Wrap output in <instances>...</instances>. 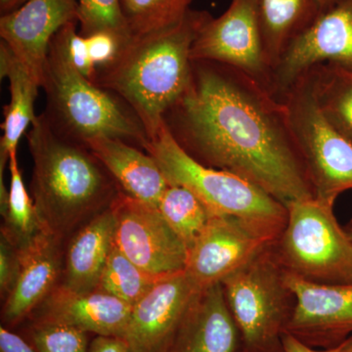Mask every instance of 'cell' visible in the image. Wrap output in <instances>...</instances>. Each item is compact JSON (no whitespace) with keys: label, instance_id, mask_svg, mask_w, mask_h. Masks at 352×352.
I'll use <instances>...</instances> for the list:
<instances>
[{"label":"cell","instance_id":"8d00e7d4","mask_svg":"<svg viewBox=\"0 0 352 352\" xmlns=\"http://www.w3.org/2000/svg\"><path fill=\"white\" fill-rule=\"evenodd\" d=\"M344 228H346L347 233H349V236H351V237L352 238V219L349 220V223H347L346 226H344Z\"/></svg>","mask_w":352,"mask_h":352},{"label":"cell","instance_id":"f1b7e54d","mask_svg":"<svg viewBox=\"0 0 352 352\" xmlns=\"http://www.w3.org/2000/svg\"><path fill=\"white\" fill-rule=\"evenodd\" d=\"M25 339L36 352H88L91 333L63 324L30 322Z\"/></svg>","mask_w":352,"mask_h":352},{"label":"cell","instance_id":"836d02e7","mask_svg":"<svg viewBox=\"0 0 352 352\" xmlns=\"http://www.w3.org/2000/svg\"><path fill=\"white\" fill-rule=\"evenodd\" d=\"M27 1L28 0H0V12L1 15L12 12Z\"/></svg>","mask_w":352,"mask_h":352},{"label":"cell","instance_id":"484cf974","mask_svg":"<svg viewBox=\"0 0 352 352\" xmlns=\"http://www.w3.org/2000/svg\"><path fill=\"white\" fill-rule=\"evenodd\" d=\"M157 210L187 250L193 245L214 215L188 189L173 185H168L164 191Z\"/></svg>","mask_w":352,"mask_h":352},{"label":"cell","instance_id":"52a82bcc","mask_svg":"<svg viewBox=\"0 0 352 352\" xmlns=\"http://www.w3.org/2000/svg\"><path fill=\"white\" fill-rule=\"evenodd\" d=\"M333 206L315 197L287 206L286 226L272 245L287 273L314 284L352 285V238Z\"/></svg>","mask_w":352,"mask_h":352},{"label":"cell","instance_id":"7402d4cb","mask_svg":"<svg viewBox=\"0 0 352 352\" xmlns=\"http://www.w3.org/2000/svg\"><path fill=\"white\" fill-rule=\"evenodd\" d=\"M254 2L264 53L273 71L289 43L314 22L321 10L316 0H254Z\"/></svg>","mask_w":352,"mask_h":352},{"label":"cell","instance_id":"2e32d148","mask_svg":"<svg viewBox=\"0 0 352 352\" xmlns=\"http://www.w3.org/2000/svg\"><path fill=\"white\" fill-rule=\"evenodd\" d=\"M242 340L221 283L197 294L157 352H241Z\"/></svg>","mask_w":352,"mask_h":352},{"label":"cell","instance_id":"ba28073f","mask_svg":"<svg viewBox=\"0 0 352 352\" xmlns=\"http://www.w3.org/2000/svg\"><path fill=\"white\" fill-rule=\"evenodd\" d=\"M281 101L286 105L315 198L335 204L340 194L352 189V143L321 112L305 74Z\"/></svg>","mask_w":352,"mask_h":352},{"label":"cell","instance_id":"3957f363","mask_svg":"<svg viewBox=\"0 0 352 352\" xmlns=\"http://www.w3.org/2000/svg\"><path fill=\"white\" fill-rule=\"evenodd\" d=\"M32 199L43 228L64 239L110 207L122 189L85 145L60 135L43 113L27 134Z\"/></svg>","mask_w":352,"mask_h":352},{"label":"cell","instance_id":"ac0fdd59","mask_svg":"<svg viewBox=\"0 0 352 352\" xmlns=\"http://www.w3.org/2000/svg\"><path fill=\"white\" fill-rule=\"evenodd\" d=\"M62 241L54 234L43 230L31 245L19 250V278L4 300L1 311L4 327H16L27 320L59 284L58 280L62 276L64 267Z\"/></svg>","mask_w":352,"mask_h":352},{"label":"cell","instance_id":"e575fe53","mask_svg":"<svg viewBox=\"0 0 352 352\" xmlns=\"http://www.w3.org/2000/svg\"><path fill=\"white\" fill-rule=\"evenodd\" d=\"M339 352H352V336L340 344Z\"/></svg>","mask_w":352,"mask_h":352},{"label":"cell","instance_id":"83f0119b","mask_svg":"<svg viewBox=\"0 0 352 352\" xmlns=\"http://www.w3.org/2000/svg\"><path fill=\"white\" fill-rule=\"evenodd\" d=\"M80 36L88 38L98 34H109L122 41L132 34L122 14L120 0H78Z\"/></svg>","mask_w":352,"mask_h":352},{"label":"cell","instance_id":"d590c367","mask_svg":"<svg viewBox=\"0 0 352 352\" xmlns=\"http://www.w3.org/2000/svg\"><path fill=\"white\" fill-rule=\"evenodd\" d=\"M338 1H340V0H316L317 4H318L321 11L328 8V7L333 6V4L337 3Z\"/></svg>","mask_w":352,"mask_h":352},{"label":"cell","instance_id":"4dcf8cb0","mask_svg":"<svg viewBox=\"0 0 352 352\" xmlns=\"http://www.w3.org/2000/svg\"><path fill=\"white\" fill-rule=\"evenodd\" d=\"M0 352H36V351L24 337L1 326L0 328Z\"/></svg>","mask_w":352,"mask_h":352},{"label":"cell","instance_id":"8992f818","mask_svg":"<svg viewBox=\"0 0 352 352\" xmlns=\"http://www.w3.org/2000/svg\"><path fill=\"white\" fill-rule=\"evenodd\" d=\"M145 151L154 157L168 185L188 189L212 214L231 215L283 231L288 219L286 206L240 176L197 162L176 142L166 122Z\"/></svg>","mask_w":352,"mask_h":352},{"label":"cell","instance_id":"5b68a950","mask_svg":"<svg viewBox=\"0 0 352 352\" xmlns=\"http://www.w3.org/2000/svg\"><path fill=\"white\" fill-rule=\"evenodd\" d=\"M272 245L221 282L239 329L241 352H285L283 335L295 314L296 296Z\"/></svg>","mask_w":352,"mask_h":352},{"label":"cell","instance_id":"d4e9b609","mask_svg":"<svg viewBox=\"0 0 352 352\" xmlns=\"http://www.w3.org/2000/svg\"><path fill=\"white\" fill-rule=\"evenodd\" d=\"M170 276L155 274L140 267L113 244L96 289L133 307L156 285Z\"/></svg>","mask_w":352,"mask_h":352},{"label":"cell","instance_id":"4316f807","mask_svg":"<svg viewBox=\"0 0 352 352\" xmlns=\"http://www.w3.org/2000/svg\"><path fill=\"white\" fill-rule=\"evenodd\" d=\"M193 0H120L122 14L132 36L173 27L191 10Z\"/></svg>","mask_w":352,"mask_h":352},{"label":"cell","instance_id":"8fae6325","mask_svg":"<svg viewBox=\"0 0 352 352\" xmlns=\"http://www.w3.org/2000/svg\"><path fill=\"white\" fill-rule=\"evenodd\" d=\"M191 59L241 69L270 92L272 69L264 53L254 0H231L221 16H212L194 41Z\"/></svg>","mask_w":352,"mask_h":352},{"label":"cell","instance_id":"9a60e30c","mask_svg":"<svg viewBox=\"0 0 352 352\" xmlns=\"http://www.w3.org/2000/svg\"><path fill=\"white\" fill-rule=\"evenodd\" d=\"M201 289L184 271L166 278L135 305L124 339L129 352H157Z\"/></svg>","mask_w":352,"mask_h":352},{"label":"cell","instance_id":"603a6c76","mask_svg":"<svg viewBox=\"0 0 352 352\" xmlns=\"http://www.w3.org/2000/svg\"><path fill=\"white\" fill-rule=\"evenodd\" d=\"M321 112L352 143V72L320 64L305 73Z\"/></svg>","mask_w":352,"mask_h":352},{"label":"cell","instance_id":"d6a6232c","mask_svg":"<svg viewBox=\"0 0 352 352\" xmlns=\"http://www.w3.org/2000/svg\"><path fill=\"white\" fill-rule=\"evenodd\" d=\"M283 346L285 352H339L340 344L339 346L333 347V349H314V347L303 344L291 333H284Z\"/></svg>","mask_w":352,"mask_h":352},{"label":"cell","instance_id":"e0dca14e","mask_svg":"<svg viewBox=\"0 0 352 352\" xmlns=\"http://www.w3.org/2000/svg\"><path fill=\"white\" fill-rule=\"evenodd\" d=\"M131 311V305L99 289L75 292L58 284L28 320L63 324L95 336L124 338Z\"/></svg>","mask_w":352,"mask_h":352},{"label":"cell","instance_id":"6da1fadb","mask_svg":"<svg viewBox=\"0 0 352 352\" xmlns=\"http://www.w3.org/2000/svg\"><path fill=\"white\" fill-rule=\"evenodd\" d=\"M164 122L197 162L244 178L286 208L315 197L286 105L241 69L192 61L188 87Z\"/></svg>","mask_w":352,"mask_h":352},{"label":"cell","instance_id":"30bf717a","mask_svg":"<svg viewBox=\"0 0 352 352\" xmlns=\"http://www.w3.org/2000/svg\"><path fill=\"white\" fill-rule=\"evenodd\" d=\"M320 64L352 72V0L320 11L289 43L273 69L270 94L281 101L300 76Z\"/></svg>","mask_w":352,"mask_h":352},{"label":"cell","instance_id":"f546056e","mask_svg":"<svg viewBox=\"0 0 352 352\" xmlns=\"http://www.w3.org/2000/svg\"><path fill=\"white\" fill-rule=\"evenodd\" d=\"M21 270L19 249L4 236L0 238V293L6 300L17 283Z\"/></svg>","mask_w":352,"mask_h":352},{"label":"cell","instance_id":"1f68e13d","mask_svg":"<svg viewBox=\"0 0 352 352\" xmlns=\"http://www.w3.org/2000/svg\"><path fill=\"white\" fill-rule=\"evenodd\" d=\"M88 352H129V349L124 338L96 336L90 342Z\"/></svg>","mask_w":352,"mask_h":352},{"label":"cell","instance_id":"d6986e66","mask_svg":"<svg viewBox=\"0 0 352 352\" xmlns=\"http://www.w3.org/2000/svg\"><path fill=\"white\" fill-rule=\"evenodd\" d=\"M87 146L122 192L157 208L168 183L151 155L122 139L106 136L92 139Z\"/></svg>","mask_w":352,"mask_h":352},{"label":"cell","instance_id":"5bb4252c","mask_svg":"<svg viewBox=\"0 0 352 352\" xmlns=\"http://www.w3.org/2000/svg\"><path fill=\"white\" fill-rule=\"evenodd\" d=\"M78 23V0H28L0 18V38L41 85L50 44L69 23Z\"/></svg>","mask_w":352,"mask_h":352},{"label":"cell","instance_id":"7c38bea8","mask_svg":"<svg viewBox=\"0 0 352 352\" xmlns=\"http://www.w3.org/2000/svg\"><path fill=\"white\" fill-rule=\"evenodd\" d=\"M111 207L116 217L113 244L126 258L157 275L185 270L188 250L157 208L122 191Z\"/></svg>","mask_w":352,"mask_h":352},{"label":"cell","instance_id":"ffe728a7","mask_svg":"<svg viewBox=\"0 0 352 352\" xmlns=\"http://www.w3.org/2000/svg\"><path fill=\"white\" fill-rule=\"evenodd\" d=\"M115 230L116 217L111 206L85 222L65 252L63 280L59 284L75 292L96 289L113 247Z\"/></svg>","mask_w":352,"mask_h":352},{"label":"cell","instance_id":"277c9868","mask_svg":"<svg viewBox=\"0 0 352 352\" xmlns=\"http://www.w3.org/2000/svg\"><path fill=\"white\" fill-rule=\"evenodd\" d=\"M41 87L47 100L44 117L60 135L85 146L100 136L122 139L143 149L149 143L131 109L74 66L61 30L50 44Z\"/></svg>","mask_w":352,"mask_h":352},{"label":"cell","instance_id":"9c48e42d","mask_svg":"<svg viewBox=\"0 0 352 352\" xmlns=\"http://www.w3.org/2000/svg\"><path fill=\"white\" fill-rule=\"evenodd\" d=\"M281 233L258 222L214 214L188 250L185 274L200 289L221 283Z\"/></svg>","mask_w":352,"mask_h":352},{"label":"cell","instance_id":"4fadbf2b","mask_svg":"<svg viewBox=\"0 0 352 352\" xmlns=\"http://www.w3.org/2000/svg\"><path fill=\"white\" fill-rule=\"evenodd\" d=\"M296 307L286 332L314 349H333L352 333V285L310 283L287 273Z\"/></svg>","mask_w":352,"mask_h":352},{"label":"cell","instance_id":"7a4b0ae2","mask_svg":"<svg viewBox=\"0 0 352 352\" xmlns=\"http://www.w3.org/2000/svg\"><path fill=\"white\" fill-rule=\"evenodd\" d=\"M210 17L207 11L191 9L177 25L132 36L110 62L97 69L94 82L131 109L150 140L188 87L192 46Z\"/></svg>","mask_w":352,"mask_h":352},{"label":"cell","instance_id":"cb8c5ba5","mask_svg":"<svg viewBox=\"0 0 352 352\" xmlns=\"http://www.w3.org/2000/svg\"><path fill=\"white\" fill-rule=\"evenodd\" d=\"M8 164L11 182L8 204L6 214L2 215L4 226L1 228V235L18 249L23 250L31 245L45 229L39 220L32 196L25 189L17 155L10 157Z\"/></svg>","mask_w":352,"mask_h":352},{"label":"cell","instance_id":"44dd1931","mask_svg":"<svg viewBox=\"0 0 352 352\" xmlns=\"http://www.w3.org/2000/svg\"><path fill=\"white\" fill-rule=\"evenodd\" d=\"M0 76L9 82L10 100L4 107V122L0 140V170L17 155L18 144L36 116L34 103L41 85L29 73L3 41L0 43Z\"/></svg>","mask_w":352,"mask_h":352}]
</instances>
